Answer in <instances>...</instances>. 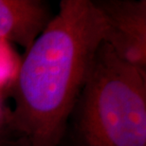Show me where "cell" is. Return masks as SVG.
Returning a JSON list of instances; mask_svg holds the SVG:
<instances>
[{
    "instance_id": "cell-1",
    "label": "cell",
    "mask_w": 146,
    "mask_h": 146,
    "mask_svg": "<svg viewBox=\"0 0 146 146\" xmlns=\"http://www.w3.org/2000/svg\"><path fill=\"white\" fill-rule=\"evenodd\" d=\"M109 25L92 0H62L26 50L11 86V126L31 146H60L98 48Z\"/></svg>"
},
{
    "instance_id": "cell-2",
    "label": "cell",
    "mask_w": 146,
    "mask_h": 146,
    "mask_svg": "<svg viewBox=\"0 0 146 146\" xmlns=\"http://www.w3.org/2000/svg\"><path fill=\"white\" fill-rule=\"evenodd\" d=\"M66 138L71 146H146L145 69L107 41L96 51L68 117Z\"/></svg>"
},
{
    "instance_id": "cell-3",
    "label": "cell",
    "mask_w": 146,
    "mask_h": 146,
    "mask_svg": "<svg viewBox=\"0 0 146 146\" xmlns=\"http://www.w3.org/2000/svg\"><path fill=\"white\" fill-rule=\"evenodd\" d=\"M109 25L107 42L139 68H146V2L94 1Z\"/></svg>"
},
{
    "instance_id": "cell-4",
    "label": "cell",
    "mask_w": 146,
    "mask_h": 146,
    "mask_svg": "<svg viewBox=\"0 0 146 146\" xmlns=\"http://www.w3.org/2000/svg\"><path fill=\"white\" fill-rule=\"evenodd\" d=\"M54 14L43 0H0V40L28 50Z\"/></svg>"
},
{
    "instance_id": "cell-5",
    "label": "cell",
    "mask_w": 146,
    "mask_h": 146,
    "mask_svg": "<svg viewBox=\"0 0 146 146\" xmlns=\"http://www.w3.org/2000/svg\"><path fill=\"white\" fill-rule=\"evenodd\" d=\"M19 137L11 126L9 110L0 112V146H11Z\"/></svg>"
},
{
    "instance_id": "cell-6",
    "label": "cell",
    "mask_w": 146,
    "mask_h": 146,
    "mask_svg": "<svg viewBox=\"0 0 146 146\" xmlns=\"http://www.w3.org/2000/svg\"><path fill=\"white\" fill-rule=\"evenodd\" d=\"M11 146H31V145L28 141V139H26L25 138H19L13 142Z\"/></svg>"
}]
</instances>
